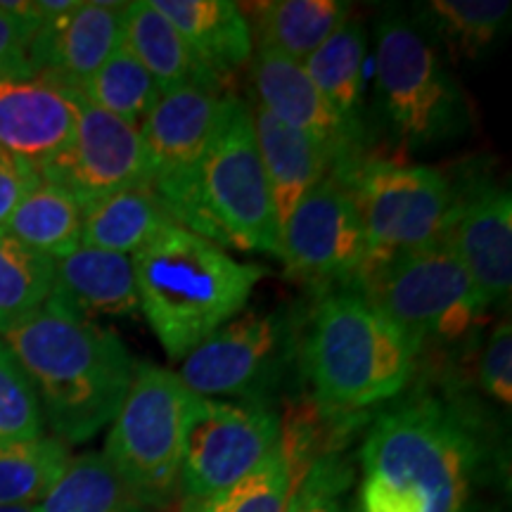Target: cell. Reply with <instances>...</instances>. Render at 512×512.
Instances as JSON below:
<instances>
[{"label": "cell", "instance_id": "6da1fadb", "mask_svg": "<svg viewBox=\"0 0 512 512\" xmlns=\"http://www.w3.org/2000/svg\"><path fill=\"white\" fill-rule=\"evenodd\" d=\"M484 460L465 411L434 396L401 403L363 441L356 512H472Z\"/></svg>", "mask_w": 512, "mask_h": 512}, {"label": "cell", "instance_id": "7a4b0ae2", "mask_svg": "<svg viewBox=\"0 0 512 512\" xmlns=\"http://www.w3.org/2000/svg\"><path fill=\"white\" fill-rule=\"evenodd\" d=\"M0 342L29 377L50 437L74 446L110 427L136 370L117 332L46 302L3 325Z\"/></svg>", "mask_w": 512, "mask_h": 512}, {"label": "cell", "instance_id": "3957f363", "mask_svg": "<svg viewBox=\"0 0 512 512\" xmlns=\"http://www.w3.org/2000/svg\"><path fill=\"white\" fill-rule=\"evenodd\" d=\"M140 313L171 361L233 320L266 271L192 230L166 226L131 256Z\"/></svg>", "mask_w": 512, "mask_h": 512}, {"label": "cell", "instance_id": "277c9868", "mask_svg": "<svg viewBox=\"0 0 512 512\" xmlns=\"http://www.w3.org/2000/svg\"><path fill=\"white\" fill-rule=\"evenodd\" d=\"M299 358L318 408L358 415L406 389L418 354L361 292L339 290L320 299Z\"/></svg>", "mask_w": 512, "mask_h": 512}, {"label": "cell", "instance_id": "5b68a950", "mask_svg": "<svg viewBox=\"0 0 512 512\" xmlns=\"http://www.w3.org/2000/svg\"><path fill=\"white\" fill-rule=\"evenodd\" d=\"M373 72L377 110L401 147L427 150L470 131V100L418 19L387 15L377 22Z\"/></svg>", "mask_w": 512, "mask_h": 512}, {"label": "cell", "instance_id": "8992f818", "mask_svg": "<svg viewBox=\"0 0 512 512\" xmlns=\"http://www.w3.org/2000/svg\"><path fill=\"white\" fill-rule=\"evenodd\" d=\"M356 290L418 356L427 344L451 342L482 325L489 311L446 240L392 256L363 275Z\"/></svg>", "mask_w": 512, "mask_h": 512}, {"label": "cell", "instance_id": "52a82bcc", "mask_svg": "<svg viewBox=\"0 0 512 512\" xmlns=\"http://www.w3.org/2000/svg\"><path fill=\"white\" fill-rule=\"evenodd\" d=\"M332 176L347 188L366 230L363 275L396 254L444 240L456 202V188L444 171L363 155Z\"/></svg>", "mask_w": 512, "mask_h": 512}, {"label": "cell", "instance_id": "ba28073f", "mask_svg": "<svg viewBox=\"0 0 512 512\" xmlns=\"http://www.w3.org/2000/svg\"><path fill=\"white\" fill-rule=\"evenodd\" d=\"M188 396L174 370L136 363L131 387L110 422L102 458L145 508H164L181 491Z\"/></svg>", "mask_w": 512, "mask_h": 512}, {"label": "cell", "instance_id": "9c48e42d", "mask_svg": "<svg viewBox=\"0 0 512 512\" xmlns=\"http://www.w3.org/2000/svg\"><path fill=\"white\" fill-rule=\"evenodd\" d=\"M200 207L207 240L280 259V223L245 100L228 95L200 171Z\"/></svg>", "mask_w": 512, "mask_h": 512}, {"label": "cell", "instance_id": "30bf717a", "mask_svg": "<svg viewBox=\"0 0 512 512\" xmlns=\"http://www.w3.org/2000/svg\"><path fill=\"white\" fill-rule=\"evenodd\" d=\"M297 344L290 309H245L183 358L178 377L195 396L268 403Z\"/></svg>", "mask_w": 512, "mask_h": 512}, {"label": "cell", "instance_id": "8fae6325", "mask_svg": "<svg viewBox=\"0 0 512 512\" xmlns=\"http://www.w3.org/2000/svg\"><path fill=\"white\" fill-rule=\"evenodd\" d=\"M226 102L221 88H176L164 93L140 124L147 185L178 226L202 238H207V226L200 207V171Z\"/></svg>", "mask_w": 512, "mask_h": 512}, {"label": "cell", "instance_id": "7c38bea8", "mask_svg": "<svg viewBox=\"0 0 512 512\" xmlns=\"http://www.w3.org/2000/svg\"><path fill=\"white\" fill-rule=\"evenodd\" d=\"M280 427L268 403L190 394L181 446L183 498H204L238 484L278 448Z\"/></svg>", "mask_w": 512, "mask_h": 512}, {"label": "cell", "instance_id": "4fadbf2b", "mask_svg": "<svg viewBox=\"0 0 512 512\" xmlns=\"http://www.w3.org/2000/svg\"><path fill=\"white\" fill-rule=\"evenodd\" d=\"M280 259L290 278L318 292L356 290L368 240L351 195L335 176L306 192L280 230Z\"/></svg>", "mask_w": 512, "mask_h": 512}, {"label": "cell", "instance_id": "5bb4252c", "mask_svg": "<svg viewBox=\"0 0 512 512\" xmlns=\"http://www.w3.org/2000/svg\"><path fill=\"white\" fill-rule=\"evenodd\" d=\"M38 174L72 192L81 207L112 192L147 185L140 128L83 100L72 140Z\"/></svg>", "mask_w": 512, "mask_h": 512}, {"label": "cell", "instance_id": "9a60e30c", "mask_svg": "<svg viewBox=\"0 0 512 512\" xmlns=\"http://www.w3.org/2000/svg\"><path fill=\"white\" fill-rule=\"evenodd\" d=\"M249 88L256 105L290 128L306 133L328 150L332 174L354 164L361 152V128L351 124L325 100L302 62L256 48L249 60Z\"/></svg>", "mask_w": 512, "mask_h": 512}, {"label": "cell", "instance_id": "2e32d148", "mask_svg": "<svg viewBox=\"0 0 512 512\" xmlns=\"http://www.w3.org/2000/svg\"><path fill=\"white\" fill-rule=\"evenodd\" d=\"M444 240L470 273L484 304L508 302L512 287V200L508 188L479 183L456 190Z\"/></svg>", "mask_w": 512, "mask_h": 512}, {"label": "cell", "instance_id": "e0dca14e", "mask_svg": "<svg viewBox=\"0 0 512 512\" xmlns=\"http://www.w3.org/2000/svg\"><path fill=\"white\" fill-rule=\"evenodd\" d=\"M83 95L43 74L0 79V150L41 171L74 136Z\"/></svg>", "mask_w": 512, "mask_h": 512}, {"label": "cell", "instance_id": "ac0fdd59", "mask_svg": "<svg viewBox=\"0 0 512 512\" xmlns=\"http://www.w3.org/2000/svg\"><path fill=\"white\" fill-rule=\"evenodd\" d=\"M128 3L79 0L74 10L38 24L29 48V74H43L81 91L124 38Z\"/></svg>", "mask_w": 512, "mask_h": 512}, {"label": "cell", "instance_id": "d6986e66", "mask_svg": "<svg viewBox=\"0 0 512 512\" xmlns=\"http://www.w3.org/2000/svg\"><path fill=\"white\" fill-rule=\"evenodd\" d=\"M48 302L93 323L95 318H138L140 302L131 256L81 245L55 261Z\"/></svg>", "mask_w": 512, "mask_h": 512}, {"label": "cell", "instance_id": "ffe728a7", "mask_svg": "<svg viewBox=\"0 0 512 512\" xmlns=\"http://www.w3.org/2000/svg\"><path fill=\"white\" fill-rule=\"evenodd\" d=\"M247 105L252 114L256 147H259L268 188H271L275 216L283 230V223L294 207L302 202L306 192L332 174L335 164L328 150L306 133L278 121L256 102H247Z\"/></svg>", "mask_w": 512, "mask_h": 512}, {"label": "cell", "instance_id": "44dd1931", "mask_svg": "<svg viewBox=\"0 0 512 512\" xmlns=\"http://www.w3.org/2000/svg\"><path fill=\"white\" fill-rule=\"evenodd\" d=\"M183 41L223 81L252 60V31L238 3L230 0H150Z\"/></svg>", "mask_w": 512, "mask_h": 512}, {"label": "cell", "instance_id": "7402d4cb", "mask_svg": "<svg viewBox=\"0 0 512 512\" xmlns=\"http://www.w3.org/2000/svg\"><path fill=\"white\" fill-rule=\"evenodd\" d=\"M121 46L150 72L162 95L185 86H207L223 91L226 81L192 53L183 36L166 22L164 15L152 8L150 0L128 3Z\"/></svg>", "mask_w": 512, "mask_h": 512}, {"label": "cell", "instance_id": "603a6c76", "mask_svg": "<svg viewBox=\"0 0 512 512\" xmlns=\"http://www.w3.org/2000/svg\"><path fill=\"white\" fill-rule=\"evenodd\" d=\"M240 10L261 50L297 62L316 53L351 15V5L344 0H271L240 5Z\"/></svg>", "mask_w": 512, "mask_h": 512}, {"label": "cell", "instance_id": "cb8c5ba5", "mask_svg": "<svg viewBox=\"0 0 512 512\" xmlns=\"http://www.w3.org/2000/svg\"><path fill=\"white\" fill-rule=\"evenodd\" d=\"M174 223L155 190L136 185L83 204L81 245L133 256Z\"/></svg>", "mask_w": 512, "mask_h": 512}, {"label": "cell", "instance_id": "d4e9b609", "mask_svg": "<svg viewBox=\"0 0 512 512\" xmlns=\"http://www.w3.org/2000/svg\"><path fill=\"white\" fill-rule=\"evenodd\" d=\"M309 79L344 119L361 128L368 79V34L361 19L347 17L316 53L302 62Z\"/></svg>", "mask_w": 512, "mask_h": 512}, {"label": "cell", "instance_id": "484cf974", "mask_svg": "<svg viewBox=\"0 0 512 512\" xmlns=\"http://www.w3.org/2000/svg\"><path fill=\"white\" fill-rule=\"evenodd\" d=\"M83 207L62 185L41 178L19 202L3 233L34 252L64 259L81 247Z\"/></svg>", "mask_w": 512, "mask_h": 512}, {"label": "cell", "instance_id": "4316f807", "mask_svg": "<svg viewBox=\"0 0 512 512\" xmlns=\"http://www.w3.org/2000/svg\"><path fill=\"white\" fill-rule=\"evenodd\" d=\"M512 5L508 0H430L425 22L439 48L453 60H479L496 46L508 29Z\"/></svg>", "mask_w": 512, "mask_h": 512}, {"label": "cell", "instance_id": "83f0119b", "mask_svg": "<svg viewBox=\"0 0 512 512\" xmlns=\"http://www.w3.org/2000/svg\"><path fill=\"white\" fill-rule=\"evenodd\" d=\"M41 512H150L121 482L102 453L72 456L48 496L38 503Z\"/></svg>", "mask_w": 512, "mask_h": 512}, {"label": "cell", "instance_id": "f1b7e54d", "mask_svg": "<svg viewBox=\"0 0 512 512\" xmlns=\"http://www.w3.org/2000/svg\"><path fill=\"white\" fill-rule=\"evenodd\" d=\"M69 460V446L50 434L0 444V508L41 503Z\"/></svg>", "mask_w": 512, "mask_h": 512}, {"label": "cell", "instance_id": "f546056e", "mask_svg": "<svg viewBox=\"0 0 512 512\" xmlns=\"http://www.w3.org/2000/svg\"><path fill=\"white\" fill-rule=\"evenodd\" d=\"M81 95L91 105L140 128L162 98V91L143 64L119 46L110 60L83 83Z\"/></svg>", "mask_w": 512, "mask_h": 512}, {"label": "cell", "instance_id": "4dcf8cb0", "mask_svg": "<svg viewBox=\"0 0 512 512\" xmlns=\"http://www.w3.org/2000/svg\"><path fill=\"white\" fill-rule=\"evenodd\" d=\"M292 467L283 448L238 484L204 498H183L181 512H287L292 501Z\"/></svg>", "mask_w": 512, "mask_h": 512}, {"label": "cell", "instance_id": "1f68e13d", "mask_svg": "<svg viewBox=\"0 0 512 512\" xmlns=\"http://www.w3.org/2000/svg\"><path fill=\"white\" fill-rule=\"evenodd\" d=\"M55 261L0 230V328L41 309L53 292Z\"/></svg>", "mask_w": 512, "mask_h": 512}, {"label": "cell", "instance_id": "d6a6232c", "mask_svg": "<svg viewBox=\"0 0 512 512\" xmlns=\"http://www.w3.org/2000/svg\"><path fill=\"white\" fill-rule=\"evenodd\" d=\"M292 477V501L287 512H356L347 501L354 472L337 451L294 465Z\"/></svg>", "mask_w": 512, "mask_h": 512}, {"label": "cell", "instance_id": "836d02e7", "mask_svg": "<svg viewBox=\"0 0 512 512\" xmlns=\"http://www.w3.org/2000/svg\"><path fill=\"white\" fill-rule=\"evenodd\" d=\"M43 415L29 377L0 342V444L43 437Z\"/></svg>", "mask_w": 512, "mask_h": 512}, {"label": "cell", "instance_id": "e575fe53", "mask_svg": "<svg viewBox=\"0 0 512 512\" xmlns=\"http://www.w3.org/2000/svg\"><path fill=\"white\" fill-rule=\"evenodd\" d=\"M38 24L34 0H0V79L29 74V48Z\"/></svg>", "mask_w": 512, "mask_h": 512}, {"label": "cell", "instance_id": "d590c367", "mask_svg": "<svg viewBox=\"0 0 512 512\" xmlns=\"http://www.w3.org/2000/svg\"><path fill=\"white\" fill-rule=\"evenodd\" d=\"M479 387L501 406L512 403V328L510 318H503L486 339L479 356Z\"/></svg>", "mask_w": 512, "mask_h": 512}, {"label": "cell", "instance_id": "8d00e7d4", "mask_svg": "<svg viewBox=\"0 0 512 512\" xmlns=\"http://www.w3.org/2000/svg\"><path fill=\"white\" fill-rule=\"evenodd\" d=\"M38 181H41L38 169L0 150V230Z\"/></svg>", "mask_w": 512, "mask_h": 512}, {"label": "cell", "instance_id": "74e56055", "mask_svg": "<svg viewBox=\"0 0 512 512\" xmlns=\"http://www.w3.org/2000/svg\"><path fill=\"white\" fill-rule=\"evenodd\" d=\"M0 512H41L38 505H10V508H0Z\"/></svg>", "mask_w": 512, "mask_h": 512}, {"label": "cell", "instance_id": "f35d334b", "mask_svg": "<svg viewBox=\"0 0 512 512\" xmlns=\"http://www.w3.org/2000/svg\"><path fill=\"white\" fill-rule=\"evenodd\" d=\"M472 512H484V510H472Z\"/></svg>", "mask_w": 512, "mask_h": 512}]
</instances>
